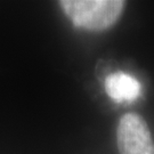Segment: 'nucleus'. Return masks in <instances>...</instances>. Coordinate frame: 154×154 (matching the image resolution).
<instances>
[{
    "mask_svg": "<svg viewBox=\"0 0 154 154\" xmlns=\"http://www.w3.org/2000/svg\"><path fill=\"white\" fill-rule=\"evenodd\" d=\"M65 15L74 26L90 31H104L121 17L126 1L121 0H63Z\"/></svg>",
    "mask_w": 154,
    "mask_h": 154,
    "instance_id": "f257e3e1",
    "label": "nucleus"
},
{
    "mask_svg": "<svg viewBox=\"0 0 154 154\" xmlns=\"http://www.w3.org/2000/svg\"><path fill=\"white\" fill-rule=\"evenodd\" d=\"M116 143L120 154H154V142L149 126L135 113H127L120 119Z\"/></svg>",
    "mask_w": 154,
    "mask_h": 154,
    "instance_id": "f03ea898",
    "label": "nucleus"
},
{
    "mask_svg": "<svg viewBox=\"0 0 154 154\" xmlns=\"http://www.w3.org/2000/svg\"><path fill=\"white\" fill-rule=\"evenodd\" d=\"M105 91L116 103L132 102L139 97L142 86L136 78L125 72L118 71L105 79Z\"/></svg>",
    "mask_w": 154,
    "mask_h": 154,
    "instance_id": "7ed1b4c3",
    "label": "nucleus"
}]
</instances>
